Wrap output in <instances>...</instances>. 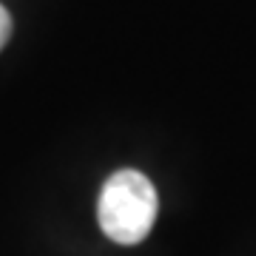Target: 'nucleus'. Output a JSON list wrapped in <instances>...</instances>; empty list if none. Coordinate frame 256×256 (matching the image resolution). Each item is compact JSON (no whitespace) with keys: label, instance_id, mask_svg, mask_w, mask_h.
<instances>
[{"label":"nucleus","instance_id":"f257e3e1","mask_svg":"<svg viewBox=\"0 0 256 256\" xmlns=\"http://www.w3.org/2000/svg\"><path fill=\"white\" fill-rule=\"evenodd\" d=\"M156 191L140 171H117L108 176L100 194V228L117 245H137L151 234L156 220Z\"/></svg>","mask_w":256,"mask_h":256},{"label":"nucleus","instance_id":"f03ea898","mask_svg":"<svg viewBox=\"0 0 256 256\" xmlns=\"http://www.w3.org/2000/svg\"><path fill=\"white\" fill-rule=\"evenodd\" d=\"M9 34H12V18L6 12V6H0V48L9 43Z\"/></svg>","mask_w":256,"mask_h":256}]
</instances>
